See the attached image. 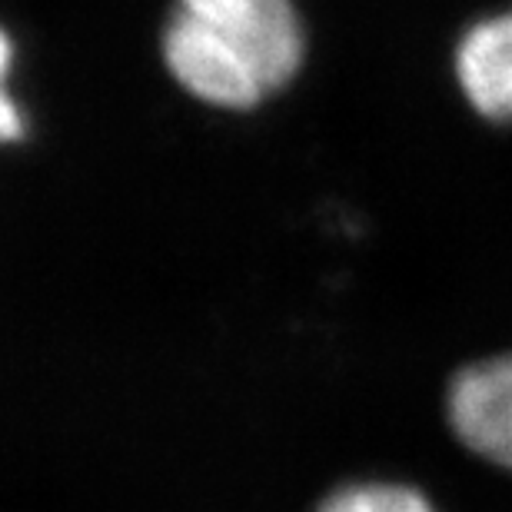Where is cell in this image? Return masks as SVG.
Segmentation results:
<instances>
[{"mask_svg":"<svg viewBox=\"0 0 512 512\" xmlns=\"http://www.w3.org/2000/svg\"><path fill=\"white\" fill-rule=\"evenodd\" d=\"M456 80L479 117L512 124V10L466 30L456 47Z\"/></svg>","mask_w":512,"mask_h":512,"instance_id":"3","label":"cell"},{"mask_svg":"<svg viewBox=\"0 0 512 512\" xmlns=\"http://www.w3.org/2000/svg\"><path fill=\"white\" fill-rule=\"evenodd\" d=\"M14 60H17L14 40L0 27V147H10V143H20L27 137V114L20 107L17 94L10 90Z\"/></svg>","mask_w":512,"mask_h":512,"instance_id":"5","label":"cell"},{"mask_svg":"<svg viewBox=\"0 0 512 512\" xmlns=\"http://www.w3.org/2000/svg\"><path fill=\"white\" fill-rule=\"evenodd\" d=\"M446 419L466 449L512 473V353L463 366L446 389Z\"/></svg>","mask_w":512,"mask_h":512,"instance_id":"2","label":"cell"},{"mask_svg":"<svg viewBox=\"0 0 512 512\" xmlns=\"http://www.w3.org/2000/svg\"><path fill=\"white\" fill-rule=\"evenodd\" d=\"M160 57L197 104L256 110L300 74L303 17L293 0H173Z\"/></svg>","mask_w":512,"mask_h":512,"instance_id":"1","label":"cell"},{"mask_svg":"<svg viewBox=\"0 0 512 512\" xmlns=\"http://www.w3.org/2000/svg\"><path fill=\"white\" fill-rule=\"evenodd\" d=\"M316 512H436L426 493L396 479H363L333 489Z\"/></svg>","mask_w":512,"mask_h":512,"instance_id":"4","label":"cell"}]
</instances>
